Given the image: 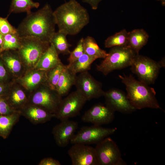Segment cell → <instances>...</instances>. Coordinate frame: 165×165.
I'll use <instances>...</instances> for the list:
<instances>
[{
    "label": "cell",
    "instance_id": "cell-1",
    "mask_svg": "<svg viewBox=\"0 0 165 165\" xmlns=\"http://www.w3.org/2000/svg\"><path fill=\"white\" fill-rule=\"evenodd\" d=\"M56 25L53 11L51 6L47 3L35 12L27 13L26 16L16 28L20 38L34 37L50 43L56 32Z\"/></svg>",
    "mask_w": 165,
    "mask_h": 165
},
{
    "label": "cell",
    "instance_id": "cell-2",
    "mask_svg": "<svg viewBox=\"0 0 165 165\" xmlns=\"http://www.w3.org/2000/svg\"><path fill=\"white\" fill-rule=\"evenodd\" d=\"M53 14L58 31L67 35L78 34L90 22L87 9L76 0H70L59 6Z\"/></svg>",
    "mask_w": 165,
    "mask_h": 165
},
{
    "label": "cell",
    "instance_id": "cell-3",
    "mask_svg": "<svg viewBox=\"0 0 165 165\" xmlns=\"http://www.w3.org/2000/svg\"><path fill=\"white\" fill-rule=\"evenodd\" d=\"M119 77L125 85L127 97L136 110L145 108L162 109L153 88L130 75H119Z\"/></svg>",
    "mask_w": 165,
    "mask_h": 165
},
{
    "label": "cell",
    "instance_id": "cell-4",
    "mask_svg": "<svg viewBox=\"0 0 165 165\" xmlns=\"http://www.w3.org/2000/svg\"><path fill=\"white\" fill-rule=\"evenodd\" d=\"M137 54L128 46L112 47L101 63L97 65V70L106 75L114 70L131 66Z\"/></svg>",
    "mask_w": 165,
    "mask_h": 165
},
{
    "label": "cell",
    "instance_id": "cell-5",
    "mask_svg": "<svg viewBox=\"0 0 165 165\" xmlns=\"http://www.w3.org/2000/svg\"><path fill=\"white\" fill-rule=\"evenodd\" d=\"M164 59L159 62L143 56L137 54L131 66L132 71L139 80L147 84L154 83L160 69L165 66Z\"/></svg>",
    "mask_w": 165,
    "mask_h": 165
},
{
    "label": "cell",
    "instance_id": "cell-6",
    "mask_svg": "<svg viewBox=\"0 0 165 165\" xmlns=\"http://www.w3.org/2000/svg\"><path fill=\"white\" fill-rule=\"evenodd\" d=\"M50 45V43L43 41L35 37H21L18 52L20 58L27 65L32 66L36 64Z\"/></svg>",
    "mask_w": 165,
    "mask_h": 165
},
{
    "label": "cell",
    "instance_id": "cell-7",
    "mask_svg": "<svg viewBox=\"0 0 165 165\" xmlns=\"http://www.w3.org/2000/svg\"><path fill=\"white\" fill-rule=\"evenodd\" d=\"M96 144L95 149L98 165L127 164L118 145L111 138L107 137Z\"/></svg>",
    "mask_w": 165,
    "mask_h": 165
},
{
    "label": "cell",
    "instance_id": "cell-8",
    "mask_svg": "<svg viewBox=\"0 0 165 165\" xmlns=\"http://www.w3.org/2000/svg\"><path fill=\"white\" fill-rule=\"evenodd\" d=\"M116 130V128H106L94 125L90 126L83 127L77 134H75L70 142L73 144H97L114 134Z\"/></svg>",
    "mask_w": 165,
    "mask_h": 165
},
{
    "label": "cell",
    "instance_id": "cell-9",
    "mask_svg": "<svg viewBox=\"0 0 165 165\" xmlns=\"http://www.w3.org/2000/svg\"><path fill=\"white\" fill-rule=\"evenodd\" d=\"M87 101L78 91L72 92L62 99L55 117L61 121L78 115Z\"/></svg>",
    "mask_w": 165,
    "mask_h": 165
},
{
    "label": "cell",
    "instance_id": "cell-10",
    "mask_svg": "<svg viewBox=\"0 0 165 165\" xmlns=\"http://www.w3.org/2000/svg\"><path fill=\"white\" fill-rule=\"evenodd\" d=\"M75 85L76 90L87 101L103 96L104 93L101 84L96 80L88 72L80 73L77 76Z\"/></svg>",
    "mask_w": 165,
    "mask_h": 165
},
{
    "label": "cell",
    "instance_id": "cell-11",
    "mask_svg": "<svg viewBox=\"0 0 165 165\" xmlns=\"http://www.w3.org/2000/svg\"><path fill=\"white\" fill-rule=\"evenodd\" d=\"M62 100L57 92L47 85L35 93L29 100V103L39 106L50 112L55 114Z\"/></svg>",
    "mask_w": 165,
    "mask_h": 165
},
{
    "label": "cell",
    "instance_id": "cell-12",
    "mask_svg": "<svg viewBox=\"0 0 165 165\" xmlns=\"http://www.w3.org/2000/svg\"><path fill=\"white\" fill-rule=\"evenodd\" d=\"M68 154L73 165H98L95 148L76 143L69 149Z\"/></svg>",
    "mask_w": 165,
    "mask_h": 165
},
{
    "label": "cell",
    "instance_id": "cell-13",
    "mask_svg": "<svg viewBox=\"0 0 165 165\" xmlns=\"http://www.w3.org/2000/svg\"><path fill=\"white\" fill-rule=\"evenodd\" d=\"M115 112L106 104H97L86 111L82 116L81 119L86 123L101 126L112 121Z\"/></svg>",
    "mask_w": 165,
    "mask_h": 165
},
{
    "label": "cell",
    "instance_id": "cell-14",
    "mask_svg": "<svg viewBox=\"0 0 165 165\" xmlns=\"http://www.w3.org/2000/svg\"><path fill=\"white\" fill-rule=\"evenodd\" d=\"M103 96L105 98V104L114 111L129 114L136 110L127 94L120 90L112 89L104 91Z\"/></svg>",
    "mask_w": 165,
    "mask_h": 165
},
{
    "label": "cell",
    "instance_id": "cell-15",
    "mask_svg": "<svg viewBox=\"0 0 165 165\" xmlns=\"http://www.w3.org/2000/svg\"><path fill=\"white\" fill-rule=\"evenodd\" d=\"M77 122L69 119L61 121V122L54 126L52 133L56 143L60 147L67 146L78 128Z\"/></svg>",
    "mask_w": 165,
    "mask_h": 165
},
{
    "label": "cell",
    "instance_id": "cell-16",
    "mask_svg": "<svg viewBox=\"0 0 165 165\" xmlns=\"http://www.w3.org/2000/svg\"><path fill=\"white\" fill-rule=\"evenodd\" d=\"M20 112L21 115L34 124L43 123L55 117V114L50 112L41 106L29 103Z\"/></svg>",
    "mask_w": 165,
    "mask_h": 165
},
{
    "label": "cell",
    "instance_id": "cell-17",
    "mask_svg": "<svg viewBox=\"0 0 165 165\" xmlns=\"http://www.w3.org/2000/svg\"><path fill=\"white\" fill-rule=\"evenodd\" d=\"M58 55L54 46L50 43L36 64V68L39 70L47 71L62 63Z\"/></svg>",
    "mask_w": 165,
    "mask_h": 165
},
{
    "label": "cell",
    "instance_id": "cell-18",
    "mask_svg": "<svg viewBox=\"0 0 165 165\" xmlns=\"http://www.w3.org/2000/svg\"><path fill=\"white\" fill-rule=\"evenodd\" d=\"M76 74L72 72L67 65L63 68L57 85L56 91L61 97L68 94L72 86L75 85Z\"/></svg>",
    "mask_w": 165,
    "mask_h": 165
},
{
    "label": "cell",
    "instance_id": "cell-19",
    "mask_svg": "<svg viewBox=\"0 0 165 165\" xmlns=\"http://www.w3.org/2000/svg\"><path fill=\"white\" fill-rule=\"evenodd\" d=\"M149 36L143 29H137L128 32V46L137 54L147 43Z\"/></svg>",
    "mask_w": 165,
    "mask_h": 165
},
{
    "label": "cell",
    "instance_id": "cell-20",
    "mask_svg": "<svg viewBox=\"0 0 165 165\" xmlns=\"http://www.w3.org/2000/svg\"><path fill=\"white\" fill-rule=\"evenodd\" d=\"M21 115L20 112L9 115H0V137L4 139L8 137L14 126L18 121Z\"/></svg>",
    "mask_w": 165,
    "mask_h": 165
},
{
    "label": "cell",
    "instance_id": "cell-21",
    "mask_svg": "<svg viewBox=\"0 0 165 165\" xmlns=\"http://www.w3.org/2000/svg\"><path fill=\"white\" fill-rule=\"evenodd\" d=\"M83 46L84 53L97 59L105 58L108 53L101 49L95 39L92 37L87 36L84 38Z\"/></svg>",
    "mask_w": 165,
    "mask_h": 165
},
{
    "label": "cell",
    "instance_id": "cell-22",
    "mask_svg": "<svg viewBox=\"0 0 165 165\" xmlns=\"http://www.w3.org/2000/svg\"><path fill=\"white\" fill-rule=\"evenodd\" d=\"M67 35L64 33L58 31L54 33L50 40V43L54 46L59 54L68 55L71 53L69 48L72 45L68 42Z\"/></svg>",
    "mask_w": 165,
    "mask_h": 165
},
{
    "label": "cell",
    "instance_id": "cell-23",
    "mask_svg": "<svg viewBox=\"0 0 165 165\" xmlns=\"http://www.w3.org/2000/svg\"><path fill=\"white\" fill-rule=\"evenodd\" d=\"M96 59L84 53L77 59L67 66L72 72L77 74L88 71L90 69L92 64Z\"/></svg>",
    "mask_w": 165,
    "mask_h": 165
},
{
    "label": "cell",
    "instance_id": "cell-24",
    "mask_svg": "<svg viewBox=\"0 0 165 165\" xmlns=\"http://www.w3.org/2000/svg\"><path fill=\"white\" fill-rule=\"evenodd\" d=\"M39 3L32 0H12L9 10V15L12 13H28L34 8L39 7Z\"/></svg>",
    "mask_w": 165,
    "mask_h": 165
},
{
    "label": "cell",
    "instance_id": "cell-25",
    "mask_svg": "<svg viewBox=\"0 0 165 165\" xmlns=\"http://www.w3.org/2000/svg\"><path fill=\"white\" fill-rule=\"evenodd\" d=\"M7 101L14 110L20 112L29 103V100L23 91L18 90L12 93Z\"/></svg>",
    "mask_w": 165,
    "mask_h": 165
},
{
    "label": "cell",
    "instance_id": "cell-26",
    "mask_svg": "<svg viewBox=\"0 0 165 165\" xmlns=\"http://www.w3.org/2000/svg\"><path fill=\"white\" fill-rule=\"evenodd\" d=\"M128 32L124 29L115 34L108 37L105 40L106 48L114 46H128Z\"/></svg>",
    "mask_w": 165,
    "mask_h": 165
},
{
    "label": "cell",
    "instance_id": "cell-27",
    "mask_svg": "<svg viewBox=\"0 0 165 165\" xmlns=\"http://www.w3.org/2000/svg\"><path fill=\"white\" fill-rule=\"evenodd\" d=\"M47 71L34 72L25 76L22 80L24 85L28 89L32 88L41 82L47 80Z\"/></svg>",
    "mask_w": 165,
    "mask_h": 165
},
{
    "label": "cell",
    "instance_id": "cell-28",
    "mask_svg": "<svg viewBox=\"0 0 165 165\" xmlns=\"http://www.w3.org/2000/svg\"><path fill=\"white\" fill-rule=\"evenodd\" d=\"M20 45V38L17 33L8 34L4 35L3 42L0 51L18 50Z\"/></svg>",
    "mask_w": 165,
    "mask_h": 165
},
{
    "label": "cell",
    "instance_id": "cell-29",
    "mask_svg": "<svg viewBox=\"0 0 165 165\" xmlns=\"http://www.w3.org/2000/svg\"><path fill=\"white\" fill-rule=\"evenodd\" d=\"M20 57L17 52H7L3 56V59L9 68L13 72H19L21 69V64Z\"/></svg>",
    "mask_w": 165,
    "mask_h": 165
},
{
    "label": "cell",
    "instance_id": "cell-30",
    "mask_svg": "<svg viewBox=\"0 0 165 165\" xmlns=\"http://www.w3.org/2000/svg\"><path fill=\"white\" fill-rule=\"evenodd\" d=\"M64 65L62 63L48 70L49 72L47 74V85L51 89L56 91L57 83Z\"/></svg>",
    "mask_w": 165,
    "mask_h": 165
},
{
    "label": "cell",
    "instance_id": "cell-31",
    "mask_svg": "<svg viewBox=\"0 0 165 165\" xmlns=\"http://www.w3.org/2000/svg\"><path fill=\"white\" fill-rule=\"evenodd\" d=\"M84 38H81L78 42L76 46L71 52L68 59L69 64H70L80 57L84 53L83 41Z\"/></svg>",
    "mask_w": 165,
    "mask_h": 165
},
{
    "label": "cell",
    "instance_id": "cell-32",
    "mask_svg": "<svg viewBox=\"0 0 165 165\" xmlns=\"http://www.w3.org/2000/svg\"><path fill=\"white\" fill-rule=\"evenodd\" d=\"M7 18L0 16V33L4 35L17 33L16 28L10 24Z\"/></svg>",
    "mask_w": 165,
    "mask_h": 165
},
{
    "label": "cell",
    "instance_id": "cell-33",
    "mask_svg": "<svg viewBox=\"0 0 165 165\" xmlns=\"http://www.w3.org/2000/svg\"><path fill=\"white\" fill-rule=\"evenodd\" d=\"M17 112L11 108L7 101L0 98V115H9Z\"/></svg>",
    "mask_w": 165,
    "mask_h": 165
},
{
    "label": "cell",
    "instance_id": "cell-34",
    "mask_svg": "<svg viewBox=\"0 0 165 165\" xmlns=\"http://www.w3.org/2000/svg\"><path fill=\"white\" fill-rule=\"evenodd\" d=\"M59 161L52 157H47L42 159L38 164V165H61Z\"/></svg>",
    "mask_w": 165,
    "mask_h": 165
},
{
    "label": "cell",
    "instance_id": "cell-35",
    "mask_svg": "<svg viewBox=\"0 0 165 165\" xmlns=\"http://www.w3.org/2000/svg\"><path fill=\"white\" fill-rule=\"evenodd\" d=\"M82 1L89 4L93 10L97 9L98 5L102 0H82Z\"/></svg>",
    "mask_w": 165,
    "mask_h": 165
},
{
    "label": "cell",
    "instance_id": "cell-36",
    "mask_svg": "<svg viewBox=\"0 0 165 165\" xmlns=\"http://www.w3.org/2000/svg\"><path fill=\"white\" fill-rule=\"evenodd\" d=\"M6 70L2 65L0 62V79H3L6 75Z\"/></svg>",
    "mask_w": 165,
    "mask_h": 165
},
{
    "label": "cell",
    "instance_id": "cell-37",
    "mask_svg": "<svg viewBox=\"0 0 165 165\" xmlns=\"http://www.w3.org/2000/svg\"><path fill=\"white\" fill-rule=\"evenodd\" d=\"M4 38V35L0 33V51L3 42Z\"/></svg>",
    "mask_w": 165,
    "mask_h": 165
},
{
    "label": "cell",
    "instance_id": "cell-38",
    "mask_svg": "<svg viewBox=\"0 0 165 165\" xmlns=\"http://www.w3.org/2000/svg\"><path fill=\"white\" fill-rule=\"evenodd\" d=\"M157 1H160L162 3V4L163 6H165V0H157Z\"/></svg>",
    "mask_w": 165,
    "mask_h": 165
},
{
    "label": "cell",
    "instance_id": "cell-39",
    "mask_svg": "<svg viewBox=\"0 0 165 165\" xmlns=\"http://www.w3.org/2000/svg\"><path fill=\"white\" fill-rule=\"evenodd\" d=\"M3 91V87L0 85V94H1Z\"/></svg>",
    "mask_w": 165,
    "mask_h": 165
}]
</instances>
